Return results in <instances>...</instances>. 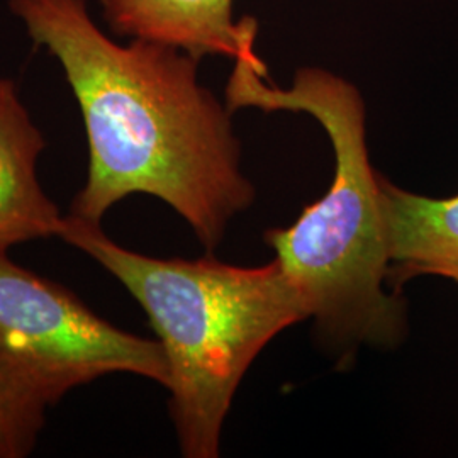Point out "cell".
I'll return each mask as SVG.
<instances>
[{
	"mask_svg": "<svg viewBox=\"0 0 458 458\" xmlns=\"http://www.w3.org/2000/svg\"><path fill=\"white\" fill-rule=\"evenodd\" d=\"M65 72L82 113L89 174L70 214L98 223L132 194L158 197L213 251L253 202L231 111L197 81L199 60L164 43L117 45L85 0H11Z\"/></svg>",
	"mask_w": 458,
	"mask_h": 458,
	"instance_id": "obj_1",
	"label": "cell"
},
{
	"mask_svg": "<svg viewBox=\"0 0 458 458\" xmlns=\"http://www.w3.org/2000/svg\"><path fill=\"white\" fill-rule=\"evenodd\" d=\"M226 107L312 115L335 151V177L293 226L270 229L267 243L310 316L344 344L389 348L406 333V304L386 291L389 255L380 181L369 160L359 90L321 68H301L289 89L267 81L262 60H234Z\"/></svg>",
	"mask_w": 458,
	"mask_h": 458,
	"instance_id": "obj_2",
	"label": "cell"
},
{
	"mask_svg": "<svg viewBox=\"0 0 458 458\" xmlns=\"http://www.w3.org/2000/svg\"><path fill=\"white\" fill-rule=\"evenodd\" d=\"M60 238L113 274L147 312L168 361L182 455L217 457L225 418L251 361L280 331L310 318L282 265L147 257L72 214Z\"/></svg>",
	"mask_w": 458,
	"mask_h": 458,
	"instance_id": "obj_3",
	"label": "cell"
},
{
	"mask_svg": "<svg viewBox=\"0 0 458 458\" xmlns=\"http://www.w3.org/2000/svg\"><path fill=\"white\" fill-rule=\"evenodd\" d=\"M0 355L49 406L117 372L170 384L160 342L113 327L64 285L13 262L7 250H0Z\"/></svg>",
	"mask_w": 458,
	"mask_h": 458,
	"instance_id": "obj_4",
	"label": "cell"
},
{
	"mask_svg": "<svg viewBox=\"0 0 458 458\" xmlns=\"http://www.w3.org/2000/svg\"><path fill=\"white\" fill-rule=\"evenodd\" d=\"M111 31L182 49L200 60L221 55L260 60L255 55L257 21H233V0H98Z\"/></svg>",
	"mask_w": 458,
	"mask_h": 458,
	"instance_id": "obj_5",
	"label": "cell"
},
{
	"mask_svg": "<svg viewBox=\"0 0 458 458\" xmlns=\"http://www.w3.org/2000/svg\"><path fill=\"white\" fill-rule=\"evenodd\" d=\"M45 145L16 83L0 79V250L60 238L65 216L47 196L36 174Z\"/></svg>",
	"mask_w": 458,
	"mask_h": 458,
	"instance_id": "obj_6",
	"label": "cell"
},
{
	"mask_svg": "<svg viewBox=\"0 0 458 458\" xmlns=\"http://www.w3.org/2000/svg\"><path fill=\"white\" fill-rule=\"evenodd\" d=\"M380 192L391 289L399 293L418 276L445 277L458 270V194L448 199L418 196L384 177Z\"/></svg>",
	"mask_w": 458,
	"mask_h": 458,
	"instance_id": "obj_7",
	"label": "cell"
},
{
	"mask_svg": "<svg viewBox=\"0 0 458 458\" xmlns=\"http://www.w3.org/2000/svg\"><path fill=\"white\" fill-rule=\"evenodd\" d=\"M48 408L33 382L0 355V458L33 452Z\"/></svg>",
	"mask_w": 458,
	"mask_h": 458,
	"instance_id": "obj_8",
	"label": "cell"
},
{
	"mask_svg": "<svg viewBox=\"0 0 458 458\" xmlns=\"http://www.w3.org/2000/svg\"><path fill=\"white\" fill-rule=\"evenodd\" d=\"M445 278H450V280H454V282H457L458 284V270H454V272H450V274H446Z\"/></svg>",
	"mask_w": 458,
	"mask_h": 458,
	"instance_id": "obj_9",
	"label": "cell"
}]
</instances>
